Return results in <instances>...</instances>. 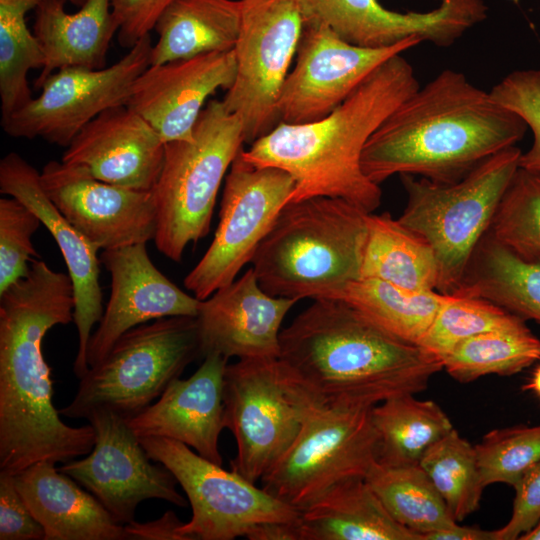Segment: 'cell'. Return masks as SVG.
<instances>
[{
  "mask_svg": "<svg viewBox=\"0 0 540 540\" xmlns=\"http://www.w3.org/2000/svg\"><path fill=\"white\" fill-rule=\"evenodd\" d=\"M454 293L488 300L540 324V256L522 257L487 232Z\"/></svg>",
  "mask_w": 540,
  "mask_h": 540,
  "instance_id": "cell-29",
  "label": "cell"
},
{
  "mask_svg": "<svg viewBox=\"0 0 540 540\" xmlns=\"http://www.w3.org/2000/svg\"><path fill=\"white\" fill-rule=\"evenodd\" d=\"M447 294L412 292L378 279L359 278L337 295L375 324L406 342L418 345Z\"/></svg>",
  "mask_w": 540,
  "mask_h": 540,
  "instance_id": "cell-32",
  "label": "cell"
},
{
  "mask_svg": "<svg viewBox=\"0 0 540 540\" xmlns=\"http://www.w3.org/2000/svg\"><path fill=\"white\" fill-rule=\"evenodd\" d=\"M111 294L87 350L89 367L99 363L130 329L170 316L197 317L202 300L181 290L151 261L146 243L102 250Z\"/></svg>",
  "mask_w": 540,
  "mask_h": 540,
  "instance_id": "cell-19",
  "label": "cell"
},
{
  "mask_svg": "<svg viewBox=\"0 0 540 540\" xmlns=\"http://www.w3.org/2000/svg\"><path fill=\"white\" fill-rule=\"evenodd\" d=\"M297 302L269 295L249 268L202 300L197 316L201 357L278 358L282 322Z\"/></svg>",
  "mask_w": 540,
  "mask_h": 540,
  "instance_id": "cell-22",
  "label": "cell"
},
{
  "mask_svg": "<svg viewBox=\"0 0 540 540\" xmlns=\"http://www.w3.org/2000/svg\"><path fill=\"white\" fill-rule=\"evenodd\" d=\"M524 391H530L540 399V363L533 371L529 381L522 387Z\"/></svg>",
  "mask_w": 540,
  "mask_h": 540,
  "instance_id": "cell-48",
  "label": "cell"
},
{
  "mask_svg": "<svg viewBox=\"0 0 540 540\" xmlns=\"http://www.w3.org/2000/svg\"><path fill=\"white\" fill-rule=\"evenodd\" d=\"M414 395H397L371 409L378 435V462L418 464L432 444L454 429L438 404Z\"/></svg>",
  "mask_w": 540,
  "mask_h": 540,
  "instance_id": "cell-31",
  "label": "cell"
},
{
  "mask_svg": "<svg viewBox=\"0 0 540 540\" xmlns=\"http://www.w3.org/2000/svg\"><path fill=\"white\" fill-rule=\"evenodd\" d=\"M361 278L401 289L437 290L438 264L431 246L390 214L368 213Z\"/></svg>",
  "mask_w": 540,
  "mask_h": 540,
  "instance_id": "cell-30",
  "label": "cell"
},
{
  "mask_svg": "<svg viewBox=\"0 0 540 540\" xmlns=\"http://www.w3.org/2000/svg\"><path fill=\"white\" fill-rule=\"evenodd\" d=\"M365 479L392 518L421 540L457 523L419 463L385 465L377 461Z\"/></svg>",
  "mask_w": 540,
  "mask_h": 540,
  "instance_id": "cell-33",
  "label": "cell"
},
{
  "mask_svg": "<svg viewBox=\"0 0 540 540\" xmlns=\"http://www.w3.org/2000/svg\"><path fill=\"white\" fill-rule=\"evenodd\" d=\"M521 154L517 146L504 149L454 183L400 175L407 202L398 221L433 249L437 291L452 294L458 289L519 168Z\"/></svg>",
  "mask_w": 540,
  "mask_h": 540,
  "instance_id": "cell-7",
  "label": "cell"
},
{
  "mask_svg": "<svg viewBox=\"0 0 540 540\" xmlns=\"http://www.w3.org/2000/svg\"><path fill=\"white\" fill-rule=\"evenodd\" d=\"M484 487L494 483L515 486L540 461V424L495 429L475 446Z\"/></svg>",
  "mask_w": 540,
  "mask_h": 540,
  "instance_id": "cell-38",
  "label": "cell"
},
{
  "mask_svg": "<svg viewBox=\"0 0 540 540\" xmlns=\"http://www.w3.org/2000/svg\"><path fill=\"white\" fill-rule=\"evenodd\" d=\"M520 540H540V521L527 533L523 534Z\"/></svg>",
  "mask_w": 540,
  "mask_h": 540,
  "instance_id": "cell-49",
  "label": "cell"
},
{
  "mask_svg": "<svg viewBox=\"0 0 540 540\" xmlns=\"http://www.w3.org/2000/svg\"><path fill=\"white\" fill-rule=\"evenodd\" d=\"M421 42L412 36L390 47H361L322 23L305 21L294 66L278 100L280 122L304 124L327 116L380 65Z\"/></svg>",
  "mask_w": 540,
  "mask_h": 540,
  "instance_id": "cell-15",
  "label": "cell"
},
{
  "mask_svg": "<svg viewBox=\"0 0 540 540\" xmlns=\"http://www.w3.org/2000/svg\"><path fill=\"white\" fill-rule=\"evenodd\" d=\"M240 19V0H173L155 23L150 65L233 50Z\"/></svg>",
  "mask_w": 540,
  "mask_h": 540,
  "instance_id": "cell-28",
  "label": "cell"
},
{
  "mask_svg": "<svg viewBox=\"0 0 540 540\" xmlns=\"http://www.w3.org/2000/svg\"><path fill=\"white\" fill-rule=\"evenodd\" d=\"M300 540H421L385 509L364 477L330 487L300 510Z\"/></svg>",
  "mask_w": 540,
  "mask_h": 540,
  "instance_id": "cell-27",
  "label": "cell"
},
{
  "mask_svg": "<svg viewBox=\"0 0 540 540\" xmlns=\"http://www.w3.org/2000/svg\"><path fill=\"white\" fill-rule=\"evenodd\" d=\"M224 425L237 453L231 468L256 483L297 437L305 415L284 384L276 359H245L224 374Z\"/></svg>",
  "mask_w": 540,
  "mask_h": 540,
  "instance_id": "cell-14",
  "label": "cell"
},
{
  "mask_svg": "<svg viewBox=\"0 0 540 540\" xmlns=\"http://www.w3.org/2000/svg\"><path fill=\"white\" fill-rule=\"evenodd\" d=\"M241 150L225 177L214 238L184 279L185 287L199 300L230 284L251 262L295 188L289 173L253 165L244 160Z\"/></svg>",
  "mask_w": 540,
  "mask_h": 540,
  "instance_id": "cell-12",
  "label": "cell"
},
{
  "mask_svg": "<svg viewBox=\"0 0 540 540\" xmlns=\"http://www.w3.org/2000/svg\"><path fill=\"white\" fill-rule=\"evenodd\" d=\"M422 540H496L495 530L486 531L458 522L448 528L437 530L423 536Z\"/></svg>",
  "mask_w": 540,
  "mask_h": 540,
  "instance_id": "cell-47",
  "label": "cell"
},
{
  "mask_svg": "<svg viewBox=\"0 0 540 540\" xmlns=\"http://www.w3.org/2000/svg\"><path fill=\"white\" fill-rule=\"evenodd\" d=\"M139 439L148 456L164 465L187 495L192 517L179 528L185 540L247 538L261 524L296 522L300 518L299 509L182 442L154 436Z\"/></svg>",
  "mask_w": 540,
  "mask_h": 540,
  "instance_id": "cell-9",
  "label": "cell"
},
{
  "mask_svg": "<svg viewBox=\"0 0 540 540\" xmlns=\"http://www.w3.org/2000/svg\"><path fill=\"white\" fill-rule=\"evenodd\" d=\"M490 93L517 114L532 132V145L522 152L519 167L540 171V68L513 71L494 85Z\"/></svg>",
  "mask_w": 540,
  "mask_h": 540,
  "instance_id": "cell-40",
  "label": "cell"
},
{
  "mask_svg": "<svg viewBox=\"0 0 540 540\" xmlns=\"http://www.w3.org/2000/svg\"><path fill=\"white\" fill-rule=\"evenodd\" d=\"M525 321L482 298L447 294L419 346L442 359L461 341Z\"/></svg>",
  "mask_w": 540,
  "mask_h": 540,
  "instance_id": "cell-36",
  "label": "cell"
},
{
  "mask_svg": "<svg viewBox=\"0 0 540 540\" xmlns=\"http://www.w3.org/2000/svg\"><path fill=\"white\" fill-rule=\"evenodd\" d=\"M540 360V339L525 321L481 333L457 344L443 359V369L461 383L496 374L511 376Z\"/></svg>",
  "mask_w": 540,
  "mask_h": 540,
  "instance_id": "cell-34",
  "label": "cell"
},
{
  "mask_svg": "<svg viewBox=\"0 0 540 540\" xmlns=\"http://www.w3.org/2000/svg\"><path fill=\"white\" fill-rule=\"evenodd\" d=\"M527 128L490 91L445 69L383 121L367 141L361 165L377 185L396 174L454 183L516 146Z\"/></svg>",
  "mask_w": 540,
  "mask_h": 540,
  "instance_id": "cell-3",
  "label": "cell"
},
{
  "mask_svg": "<svg viewBox=\"0 0 540 540\" xmlns=\"http://www.w3.org/2000/svg\"><path fill=\"white\" fill-rule=\"evenodd\" d=\"M165 142L127 105L109 108L89 122L66 147L61 161L85 167L117 186L152 191L162 169Z\"/></svg>",
  "mask_w": 540,
  "mask_h": 540,
  "instance_id": "cell-23",
  "label": "cell"
},
{
  "mask_svg": "<svg viewBox=\"0 0 540 540\" xmlns=\"http://www.w3.org/2000/svg\"><path fill=\"white\" fill-rule=\"evenodd\" d=\"M0 192L20 200L38 215L55 239L64 258L73 284V321L78 334L73 370L80 379L90 368L87 350L92 329L104 313L99 282V249L51 202L42 188L40 172L15 152L8 153L0 161Z\"/></svg>",
  "mask_w": 540,
  "mask_h": 540,
  "instance_id": "cell-20",
  "label": "cell"
},
{
  "mask_svg": "<svg viewBox=\"0 0 540 540\" xmlns=\"http://www.w3.org/2000/svg\"><path fill=\"white\" fill-rule=\"evenodd\" d=\"M64 0H45L34 11L33 34L44 55L35 87L57 70L106 67L110 43L119 30L112 0H86L75 13Z\"/></svg>",
  "mask_w": 540,
  "mask_h": 540,
  "instance_id": "cell-26",
  "label": "cell"
},
{
  "mask_svg": "<svg viewBox=\"0 0 540 540\" xmlns=\"http://www.w3.org/2000/svg\"><path fill=\"white\" fill-rule=\"evenodd\" d=\"M515 499L509 521L495 530L496 540H515L540 521V461L515 486Z\"/></svg>",
  "mask_w": 540,
  "mask_h": 540,
  "instance_id": "cell-42",
  "label": "cell"
},
{
  "mask_svg": "<svg viewBox=\"0 0 540 540\" xmlns=\"http://www.w3.org/2000/svg\"><path fill=\"white\" fill-rule=\"evenodd\" d=\"M438 1L428 12L401 13L378 0H298L305 21L322 23L345 41L368 48L390 47L412 36L448 47L487 17L483 0Z\"/></svg>",
  "mask_w": 540,
  "mask_h": 540,
  "instance_id": "cell-18",
  "label": "cell"
},
{
  "mask_svg": "<svg viewBox=\"0 0 540 540\" xmlns=\"http://www.w3.org/2000/svg\"><path fill=\"white\" fill-rule=\"evenodd\" d=\"M371 409L305 411L297 437L262 477V488L302 510L336 483L365 478L378 461Z\"/></svg>",
  "mask_w": 540,
  "mask_h": 540,
  "instance_id": "cell-11",
  "label": "cell"
},
{
  "mask_svg": "<svg viewBox=\"0 0 540 540\" xmlns=\"http://www.w3.org/2000/svg\"><path fill=\"white\" fill-rule=\"evenodd\" d=\"M41 185L56 208L97 249L109 250L154 240L153 191H140L95 178L83 166L51 160Z\"/></svg>",
  "mask_w": 540,
  "mask_h": 540,
  "instance_id": "cell-17",
  "label": "cell"
},
{
  "mask_svg": "<svg viewBox=\"0 0 540 540\" xmlns=\"http://www.w3.org/2000/svg\"><path fill=\"white\" fill-rule=\"evenodd\" d=\"M40 224L38 215L20 200L0 199V294L26 277L29 262L39 257L31 238Z\"/></svg>",
  "mask_w": 540,
  "mask_h": 540,
  "instance_id": "cell-39",
  "label": "cell"
},
{
  "mask_svg": "<svg viewBox=\"0 0 540 540\" xmlns=\"http://www.w3.org/2000/svg\"><path fill=\"white\" fill-rule=\"evenodd\" d=\"M74 305L70 276L35 259L27 276L0 294V471L66 463L93 449L91 424L61 420L42 352L46 333L73 321Z\"/></svg>",
  "mask_w": 540,
  "mask_h": 540,
  "instance_id": "cell-2",
  "label": "cell"
},
{
  "mask_svg": "<svg viewBox=\"0 0 540 540\" xmlns=\"http://www.w3.org/2000/svg\"><path fill=\"white\" fill-rule=\"evenodd\" d=\"M200 353L197 317L170 316L124 333L108 354L80 378L72 401L59 410L87 419L96 410L134 417L184 371Z\"/></svg>",
  "mask_w": 540,
  "mask_h": 540,
  "instance_id": "cell-8",
  "label": "cell"
},
{
  "mask_svg": "<svg viewBox=\"0 0 540 540\" xmlns=\"http://www.w3.org/2000/svg\"><path fill=\"white\" fill-rule=\"evenodd\" d=\"M419 465L444 499L456 522L475 512L484 486L477 464L475 446L452 429L432 444Z\"/></svg>",
  "mask_w": 540,
  "mask_h": 540,
  "instance_id": "cell-35",
  "label": "cell"
},
{
  "mask_svg": "<svg viewBox=\"0 0 540 540\" xmlns=\"http://www.w3.org/2000/svg\"><path fill=\"white\" fill-rule=\"evenodd\" d=\"M236 77L234 50L149 65L134 81L127 106L142 116L165 143L188 140L218 89Z\"/></svg>",
  "mask_w": 540,
  "mask_h": 540,
  "instance_id": "cell-21",
  "label": "cell"
},
{
  "mask_svg": "<svg viewBox=\"0 0 540 540\" xmlns=\"http://www.w3.org/2000/svg\"><path fill=\"white\" fill-rule=\"evenodd\" d=\"M184 522L169 510L160 518L148 522L135 520L124 525L127 539L132 540H185L179 533Z\"/></svg>",
  "mask_w": 540,
  "mask_h": 540,
  "instance_id": "cell-44",
  "label": "cell"
},
{
  "mask_svg": "<svg viewBox=\"0 0 540 540\" xmlns=\"http://www.w3.org/2000/svg\"><path fill=\"white\" fill-rule=\"evenodd\" d=\"M86 420L95 432L93 449L82 459L63 463L58 470L92 493L117 523L135 520L137 506L147 499L187 506L176 489L174 475L161 463L151 462L126 418L96 410Z\"/></svg>",
  "mask_w": 540,
  "mask_h": 540,
  "instance_id": "cell-16",
  "label": "cell"
},
{
  "mask_svg": "<svg viewBox=\"0 0 540 540\" xmlns=\"http://www.w3.org/2000/svg\"><path fill=\"white\" fill-rule=\"evenodd\" d=\"M280 332V376L304 411L370 409L426 389L442 361L341 299L320 298Z\"/></svg>",
  "mask_w": 540,
  "mask_h": 540,
  "instance_id": "cell-1",
  "label": "cell"
},
{
  "mask_svg": "<svg viewBox=\"0 0 540 540\" xmlns=\"http://www.w3.org/2000/svg\"><path fill=\"white\" fill-rule=\"evenodd\" d=\"M241 118L222 100H210L188 140L165 143L161 172L153 188L157 249L181 262L190 243L210 231L211 219L223 179L243 148Z\"/></svg>",
  "mask_w": 540,
  "mask_h": 540,
  "instance_id": "cell-6",
  "label": "cell"
},
{
  "mask_svg": "<svg viewBox=\"0 0 540 540\" xmlns=\"http://www.w3.org/2000/svg\"><path fill=\"white\" fill-rule=\"evenodd\" d=\"M152 46L148 34L111 66L57 70L46 78L36 98L1 119L4 132L67 147L102 112L127 104L134 81L150 65Z\"/></svg>",
  "mask_w": 540,
  "mask_h": 540,
  "instance_id": "cell-13",
  "label": "cell"
},
{
  "mask_svg": "<svg viewBox=\"0 0 540 540\" xmlns=\"http://www.w3.org/2000/svg\"><path fill=\"white\" fill-rule=\"evenodd\" d=\"M228 359L209 354L188 379H174L158 400L127 419L139 437L184 443L202 457L223 464L219 437L224 425V374Z\"/></svg>",
  "mask_w": 540,
  "mask_h": 540,
  "instance_id": "cell-24",
  "label": "cell"
},
{
  "mask_svg": "<svg viewBox=\"0 0 540 540\" xmlns=\"http://www.w3.org/2000/svg\"><path fill=\"white\" fill-rule=\"evenodd\" d=\"M44 538V529L20 495L14 475L0 471V540Z\"/></svg>",
  "mask_w": 540,
  "mask_h": 540,
  "instance_id": "cell-41",
  "label": "cell"
},
{
  "mask_svg": "<svg viewBox=\"0 0 540 540\" xmlns=\"http://www.w3.org/2000/svg\"><path fill=\"white\" fill-rule=\"evenodd\" d=\"M250 540H300L299 520L296 522H269L256 527Z\"/></svg>",
  "mask_w": 540,
  "mask_h": 540,
  "instance_id": "cell-46",
  "label": "cell"
},
{
  "mask_svg": "<svg viewBox=\"0 0 540 540\" xmlns=\"http://www.w3.org/2000/svg\"><path fill=\"white\" fill-rule=\"evenodd\" d=\"M236 77L223 103L251 145L279 123L278 100L305 24L298 0H240Z\"/></svg>",
  "mask_w": 540,
  "mask_h": 540,
  "instance_id": "cell-10",
  "label": "cell"
},
{
  "mask_svg": "<svg viewBox=\"0 0 540 540\" xmlns=\"http://www.w3.org/2000/svg\"><path fill=\"white\" fill-rule=\"evenodd\" d=\"M55 464L42 461L14 474L20 495L44 529V540H127L124 525Z\"/></svg>",
  "mask_w": 540,
  "mask_h": 540,
  "instance_id": "cell-25",
  "label": "cell"
},
{
  "mask_svg": "<svg viewBox=\"0 0 540 540\" xmlns=\"http://www.w3.org/2000/svg\"><path fill=\"white\" fill-rule=\"evenodd\" d=\"M367 215L340 198L287 203L251 260L261 288L296 301L336 297L361 278Z\"/></svg>",
  "mask_w": 540,
  "mask_h": 540,
  "instance_id": "cell-5",
  "label": "cell"
},
{
  "mask_svg": "<svg viewBox=\"0 0 540 540\" xmlns=\"http://www.w3.org/2000/svg\"><path fill=\"white\" fill-rule=\"evenodd\" d=\"M419 87L412 65L397 54L327 116L304 124L280 122L241 155L253 165L279 168L292 176L295 188L288 203L324 196L372 213L381 204L382 191L363 172L364 147Z\"/></svg>",
  "mask_w": 540,
  "mask_h": 540,
  "instance_id": "cell-4",
  "label": "cell"
},
{
  "mask_svg": "<svg viewBox=\"0 0 540 540\" xmlns=\"http://www.w3.org/2000/svg\"><path fill=\"white\" fill-rule=\"evenodd\" d=\"M45 0H0V24H27L26 14ZM81 7L86 0H64Z\"/></svg>",
  "mask_w": 540,
  "mask_h": 540,
  "instance_id": "cell-45",
  "label": "cell"
},
{
  "mask_svg": "<svg viewBox=\"0 0 540 540\" xmlns=\"http://www.w3.org/2000/svg\"><path fill=\"white\" fill-rule=\"evenodd\" d=\"M488 232L522 257L540 256V171L517 169Z\"/></svg>",
  "mask_w": 540,
  "mask_h": 540,
  "instance_id": "cell-37",
  "label": "cell"
},
{
  "mask_svg": "<svg viewBox=\"0 0 540 540\" xmlns=\"http://www.w3.org/2000/svg\"><path fill=\"white\" fill-rule=\"evenodd\" d=\"M173 0H112V10L118 23V42L131 48L150 34L164 9Z\"/></svg>",
  "mask_w": 540,
  "mask_h": 540,
  "instance_id": "cell-43",
  "label": "cell"
}]
</instances>
